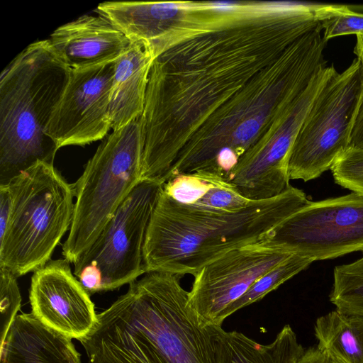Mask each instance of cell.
Masks as SVG:
<instances>
[{"instance_id": "obj_18", "label": "cell", "mask_w": 363, "mask_h": 363, "mask_svg": "<svg viewBox=\"0 0 363 363\" xmlns=\"http://www.w3.org/2000/svg\"><path fill=\"white\" fill-rule=\"evenodd\" d=\"M313 261L308 257L294 253L286 259L272 267L249 288L238 299L223 311L221 322L238 310L262 299L283 283L307 268Z\"/></svg>"}, {"instance_id": "obj_29", "label": "cell", "mask_w": 363, "mask_h": 363, "mask_svg": "<svg viewBox=\"0 0 363 363\" xmlns=\"http://www.w3.org/2000/svg\"><path fill=\"white\" fill-rule=\"evenodd\" d=\"M327 354H328V363H345L342 359H340L339 357H337L333 354H328V353H327Z\"/></svg>"}, {"instance_id": "obj_7", "label": "cell", "mask_w": 363, "mask_h": 363, "mask_svg": "<svg viewBox=\"0 0 363 363\" xmlns=\"http://www.w3.org/2000/svg\"><path fill=\"white\" fill-rule=\"evenodd\" d=\"M164 183L162 179L142 180L74 263V272L96 267L101 275L102 291L130 284L145 274L143 246Z\"/></svg>"}, {"instance_id": "obj_16", "label": "cell", "mask_w": 363, "mask_h": 363, "mask_svg": "<svg viewBox=\"0 0 363 363\" xmlns=\"http://www.w3.org/2000/svg\"><path fill=\"white\" fill-rule=\"evenodd\" d=\"M162 191L179 203L219 213L239 211L253 201L244 197L228 179L206 172L170 177L164 182Z\"/></svg>"}, {"instance_id": "obj_8", "label": "cell", "mask_w": 363, "mask_h": 363, "mask_svg": "<svg viewBox=\"0 0 363 363\" xmlns=\"http://www.w3.org/2000/svg\"><path fill=\"white\" fill-rule=\"evenodd\" d=\"M267 240L313 262L363 251V194L310 201L278 225Z\"/></svg>"}, {"instance_id": "obj_15", "label": "cell", "mask_w": 363, "mask_h": 363, "mask_svg": "<svg viewBox=\"0 0 363 363\" xmlns=\"http://www.w3.org/2000/svg\"><path fill=\"white\" fill-rule=\"evenodd\" d=\"M154 60L143 43L134 42L114 62L110 94V116L113 130L141 116Z\"/></svg>"}, {"instance_id": "obj_12", "label": "cell", "mask_w": 363, "mask_h": 363, "mask_svg": "<svg viewBox=\"0 0 363 363\" xmlns=\"http://www.w3.org/2000/svg\"><path fill=\"white\" fill-rule=\"evenodd\" d=\"M89 296L66 259H50L31 277V313L72 339L86 336L97 321Z\"/></svg>"}, {"instance_id": "obj_5", "label": "cell", "mask_w": 363, "mask_h": 363, "mask_svg": "<svg viewBox=\"0 0 363 363\" xmlns=\"http://www.w3.org/2000/svg\"><path fill=\"white\" fill-rule=\"evenodd\" d=\"M144 140L140 119L106 135L73 184L76 201L65 259L74 263L142 181Z\"/></svg>"}, {"instance_id": "obj_22", "label": "cell", "mask_w": 363, "mask_h": 363, "mask_svg": "<svg viewBox=\"0 0 363 363\" xmlns=\"http://www.w3.org/2000/svg\"><path fill=\"white\" fill-rule=\"evenodd\" d=\"M335 182L363 194V149L348 147L331 168Z\"/></svg>"}, {"instance_id": "obj_25", "label": "cell", "mask_w": 363, "mask_h": 363, "mask_svg": "<svg viewBox=\"0 0 363 363\" xmlns=\"http://www.w3.org/2000/svg\"><path fill=\"white\" fill-rule=\"evenodd\" d=\"M11 203L9 185H0V239L4 237L9 223Z\"/></svg>"}, {"instance_id": "obj_26", "label": "cell", "mask_w": 363, "mask_h": 363, "mask_svg": "<svg viewBox=\"0 0 363 363\" xmlns=\"http://www.w3.org/2000/svg\"><path fill=\"white\" fill-rule=\"evenodd\" d=\"M296 363H328V354L316 347L304 350Z\"/></svg>"}, {"instance_id": "obj_21", "label": "cell", "mask_w": 363, "mask_h": 363, "mask_svg": "<svg viewBox=\"0 0 363 363\" xmlns=\"http://www.w3.org/2000/svg\"><path fill=\"white\" fill-rule=\"evenodd\" d=\"M21 296L17 277L9 269L0 267V345L20 310Z\"/></svg>"}, {"instance_id": "obj_6", "label": "cell", "mask_w": 363, "mask_h": 363, "mask_svg": "<svg viewBox=\"0 0 363 363\" xmlns=\"http://www.w3.org/2000/svg\"><path fill=\"white\" fill-rule=\"evenodd\" d=\"M363 91V72L356 57L321 89L291 147L290 179L308 182L331 169L349 147L352 120Z\"/></svg>"}, {"instance_id": "obj_14", "label": "cell", "mask_w": 363, "mask_h": 363, "mask_svg": "<svg viewBox=\"0 0 363 363\" xmlns=\"http://www.w3.org/2000/svg\"><path fill=\"white\" fill-rule=\"evenodd\" d=\"M71 340L32 313H21L0 345V363H81Z\"/></svg>"}, {"instance_id": "obj_13", "label": "cell", "mask_w": 363, "mask_h": 363, "mask_svg": "<svg viewBox=\"0 0 363 363\" xmlns=\"http://www.w3.org/2000/svg\"><path fill=\"white\" fill-rule=\"evenodd\" d=\"M48 41L57 56L72 69L115 62L131 44L100 14L83 15L60 26Z\"/></svg>"}, {"instance_id": "obj_17", "label": "cell", "mask_w": 363, "mask_h": 363, "mask_svg": "<svg viewBox=\"0 0 363 363\" xmlns=\"http://www.w3.org/2000/svg\"><path fill=\"white\" fill-rule=\"evenodd\" d=\"M317 348L345 363H363V317L337 309L320 316L314 325Z\"/></svg>"}, {"instance_id": "obj_20", "label": "cell", "mask_w": 363, "mask_h": 363, "mask_svg": "<svg viewBox=\"0 0 363 363\" xmlns=\"http://www.w3.org/2000/svg\"><path fill=\"white\" fill-rule=\"evenodd\" d=\"M315 17L323 32V39L347 35H363V13L357 12L345 5H315Z\"/></svg>"}, {"instance_id": "obj_28", "label": "cell", "mask_w": 363, "mask_h": 363, "mask_svg": "<svg viewBox=\"0 0 363 363\" xmlns=\"http://www.w3.org/2000/svg\"><path fill=\"white\" fill-rule=\"evenodd\" d=\"M354 53L360 61L363 72V35L357 36V42L354 48Z\"/></svg>"}, {"instance_id": "obj_23", "label": "cell", "mask_w": 363, "mask_h": 363, "mask_svg": "<svg viewBox=\"0 0 363 363\" xmlns=\"http://www.w3.org/2000/svg\"><path fill=\"white\" fill-rule=\"evenodd\" d=\"M231 363H274L272 343L260 344L245 334L227 332Z\"/></svg>"}, {"instance_id": "obj_10", "label": "cell", "mask_w": 363, "mask_h": 363, "mask_svg": "<svg viewBox=\"0 0 363 363\" xmlns=\"http://www.w3.org/2000/svg\"><path fill=\"white\" fill-rule=\"evenodd\" d=\"M327 82L315 74L284 116L276 133L250 147L228 180L245 198L265 200L279 196L289 184V153L311 105Z\"/></svg>"}, {"instance_id": "obj_2", "label": "cell", "mask_w": 363, "mask_h": 363, "mask_svg": "<svg viewBox=\"0 0 363 363\" xmlns=\"http://www.w3.org/2000/svg\"><path fill=\"white\" fill-rule=\"evenodd\" d=\"M179 279L145 273L97 314L98 321L144 343L167 363H231L228 331L200 323Z\"/></svg>"}, {"instance_id": "obj_19", "label": "cell", "mask_w": 363, "mask_h": 363, "mask_svg": "<svg viewBox=\"0 0 363 363\" xmlns=\"http://www.w3.org/2000/svg\"><path fill=\"white\" fill-rule=\"evenodd\" d=\"M330 301L340 311L363 317V257L335 267Z\"/></svg>"}, {"instance_id": "obj_4", "label": "cell", "mask_w": 363, "mask_h": 363, "mask_svg": "<svg viewBox=\"0 0 363 363\" xmlns=\"http://www.w3.org/2000/svg\"><path fill=\"white\" fill-rule=\"evenodd\" d=\"M8 185L11 211L6 231L0 239V267L18 277L34 272L49 262L69 230L74 185L53 164L45 162H37Z\"/></svg>"}, {"instance_id": "obj_9", "label": "cell", "mask_w": 363, "mask_h": 363, "mask_svg": "<svg viewBox=\"0 0 363 363\" xmlns=\"http://www.w3.org/2000/svg\"><path fill=\"white\" fill-rule=\"evenodd\" d=\"M294 253L269 240L234 249L204 266L189 291V304L201 323L222 326L221 315L268 270Z\"/></svg>"}, {"instance_id": "obj_24", "label": "cell", "mask_w": 363, "mask_h": 363, "mask_svg": "<svg viewBox=\"0 0 363 363\" xmlns=\"http://www.w3.org/2000/svg\"><path fill=\"white\" fill-rule=\"evenodd\" d=\"M349 147L363 149V91L352 120Z\"/></svg>"}, {"instance_id": "obj_11", "label": "cell", "mask_w": 363, "mask_h": 363, "mask_svg": "<svg viewBox=\"0 0 363 363\" xmlns=\"http://www.w3.org/2000/svg\"><path fill=\"white\" fill-rule=\"evenodd\" d=\"M114 62L70 69L47 127L57 149L104 139L111 128L110 94Z\"/></svg>"}, {"instance_id": "obj_3", "label": "cell", "mask_w": 363, "mask_h": 363, "mask_svg": "<svg viewBox=\"0 0 363 363\" xmlns=\"http://www.w3.org/2000/svg\"><path fill=\"white\" fill-rule=\"evenodd\" d=\"M70 68L47 40L23 49L0 77V185L58 150L46 130Z\"/></svg>"}, {"instance_id": "obj_27", "label": "cell", "mask_w": 363, "mask_h": 363, "mask_svg": "<svg viewBox=\"0 0 363 363\" xmlns=\"http://www.w3.org/2000/svg\"><path fill=\"white\" fill-rule=\"evenodd\" d=\"M238 6L236 2L225 1H212L208 5L209 9L219 12L232 11L236 10Z\"/></svg>"}, {"instance_id": "obj_1", "label": "cell", "mask_w": 363, "mask_h": 363, "mask_svg": "<svg viewBox=\"0 0 363 363\" xmlns=\"http://www.w3.org/2000/svg\"><path fill=\"white\" fill-rule=\"evenodd\" d=\"M311 201L290 186L244 209L219 213L179 203L162 190L143 246L145 272L194 277L225 253L266 240L272 230Z\"/></svg>"}]
</instances>
